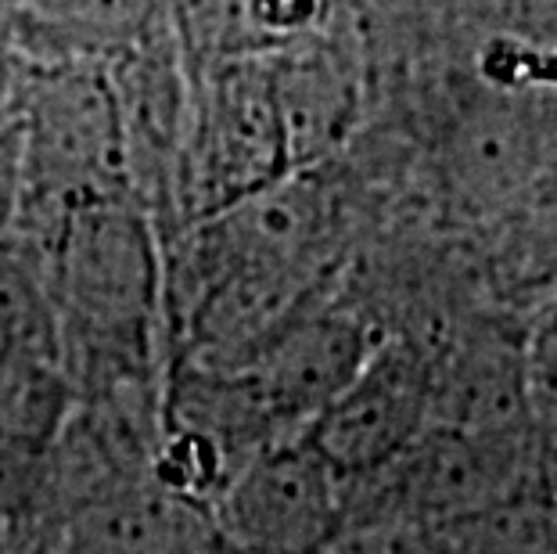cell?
Segmentation results:
<instances>
[{"instance_id": "ba28073f", "label": "cell", "mask_w": 557, "mask_h": 554, "mask_svg": "<svg viewBox=\"0 0 557 554\" xmlns=\"http://www.w3.org/2000/svg\"><path fill=\"white\" fill-rule=\"evenodd\" d=\"M69 515L58 501L51 443L0 432V554H54Z\"/></svg>"}, {"instance_id": "7a4b0ae2", "label": "cell", "mask_w": 557, "mask_h": 554, "mask_svg": "<svg viewBox=\"0 0 557 554\" xmlns=\"http://www.w3.org/2000/svg\"><path fill=\"white\" fill-rule=\"evenodd\" d=\"M22 195L51 209V223L79 202L134 195L115 87L90 73H51L33 87L18 162Z\"/></svg>"}, {"instance_id": "9c48e42d", "label": "cell", "mask_w": 557, "mask_h": 554, "mask_svg": "<svg viewBox=\"0 0 557 554\" xmlns=\"http://www.w3.org/2000/svg\"><path fill=\"white\" fill-rule=\"evenodd\" d=\"M270 84H274L292 170L299 173L342 137L352 112V87L335 58L320 51L270 65Z\"/></svg>"}, {"instance_id": "5b68a950", "label": "cell", "mask_w": 557, "mask_h": 554, "mask_svg": "<svg viewBox=\"0 0 557 554\" xmlns=\"http://www.w3.org/2000/svg\"><path fill=\"white\" fill-rule=\"evenodd\" d=\"M429 429L432 360L407 342H385L367 353L302 440L342 479L357 482L388 468Z\"/></svg>"}, {"instance_id": "4fadbf2b", "label": "cell", "mask_w": 557, "mask_h": 554, "mask_svg": "<svg viewBox=\"0 0 557 554\" xmlns=\"http://www.w3.org/2000/svg\"><path fill=\"white\" fill-rule=\"evenodd\" d=\"M4 4H8V0H0V8H4Z\"/></svg>"}, {"instance_id": "6da1fadb", "label": "cell", "mask_w": 557, "mask_h": 554, "mask_svg": "<svg viewBox=\"0 0 557 554\" xmlns=\"http://www.w3.org/2000/svg\"><path fill=\"white\" fill-rule=\"evenodd\" d=\"M40 274L73 399L162 385V349H170L165 263L134 195L65 209L51 223Z\"/></svg>"}, {"instance_id": "3957f363", "label": "cell", "mask_w": 557, "mask_h": 554, "mask_svg": "<svg viewBox=\"0 0 557 554\" xmlns=\"http://www.w3.org/2000/svg\"><path fill=\"white\" fill-rule=\"evenodd\" d=\"M209 515L234 554H327L349 533V479L288 440L252 457Z\"/></svg>"}, {"instance_id": "8fae6325", "label": "cell", "mask_w": 557, "mask_h": 554, "mask_svg": "<svg viewBox=\"0 0 557 554\" xmlns=\"http://www.w3.org/2000/svg\"><path fill=\"white\" fill-rule=\"evenodd\" d=\"M248 11H252V22L263 33H302L306 26L317 22L320 0H248Z\"/></svg>"}, {"instance_id": "7c38bea8", "label": "cell", "mask_w": 557, "mask_h": 554, "mask_svg": "<svg viewBox=\"0 0 557 554\" xmlns=\"http://www.w3.org/2000/svg\"><path fill=\"white\" fill-rule=\"evenodd\" d=\"M4 213H8V209H4V195H0V220H4Z\"/></svg>"}, {"instance_id": "52a82bcc", "label": "cell", "mask_w": 557, "mask_h": 554, "mask_svg": "<svg viewBox=\"0 0 557 554\" xmlns=\"http://www.w3.org/2000/svg\"><path fill=\"white\" fill-rule=\"evenodd\" d=\"M550 170L547 134L518 104H490L465 115L449 145V176L471 206H496L521 195Z\"/></svg>"}, {"instance_id": "30bf717a", "label": "cell", "mask_w": 557, "mask_h": 554, "mask_svg": "<svg viewBox=\"0 0 557 554\" xmlns=\"http://www.w3.org/2000/svg\"><path fill=\"white\" fill-rule=\"evenodd\" d=\"M47 19L79 37L120 40L145 26L148 0H40Z\"/></svg>"}, {"instance_id": "277c9868", "label": "cell", "mask_w": 557, "mask_h": 554, "mask_svg": "<svg viewBox=\"0 0 557 554\" xmlns=\"http://www.w3.org/2000/svg\"><path fill=\"white\" fill-rule=\"evenodd\" d=\"M292 173L270 65H234L220 79L181 170L187 217L209 220Z\"/></svg>"}, {"instance_id": "8992f818", "label": "cell", "mask_w": 557, "mask_h": 554, "mask_svg": "<svg viewBox=\"0 0 557 554\" xmlns=\"http://www.w3.org/2000/svg\"><path fill=\"white\" fill-rule=\"evenodd\" d=\"M73 407L44 274L0 245V432L51 443Z\"/></svg>"}]
</instances>
